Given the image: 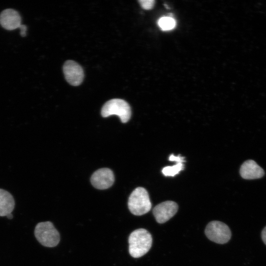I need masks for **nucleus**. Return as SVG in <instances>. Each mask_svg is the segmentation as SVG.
<instances>
[{
	"label": "nucleus",
	"mask_w": 266,
	"mask_h": 266,
	"mask_svg": "<svg viewBox=\"0 0 266 266\" xmlns=\"http://www.w3.org/2000/svg\"><path fill=\"white\" fill-rule=\"evenodd\" d=\"M129 251L133 258H139L146 254L152 244V237L150 233L142 228L133 231L129 237Z\"/></svg>",
	"instance_id": "nucleus-1"
},
{
	"label": "nucleus",
	"mask_w": 266,
	"mask_h": 266,
	"mask_svg": "<svg viewBox=\"0 0 266 266\" xmlns=\"http://www.w3.org/2000/svg\"><path fill=\"white\" fill-rule=\"evenodd\" d=\"M128 206L134 215L140 216L149 212L152 204L147 190L140 187L135 188L129 198Z\"/></svg>",
	"instance_id": "nucleus-2"
},
{
	"label": "nucleus",
	"mask_w": 266,
	"mask_h": 266,
	"mask_svg": "<svg viewBox=\"0 0 266 266\" xmlns=\"http://www.w3.org/2000/svg\"><path fill=\"white\" fill-rule=\"evenodd\" d=\"M34 233L37 241L44 246L54 247L60 242L59 233L50 221L38 223L35 227Z\"/></svg>",
	"instance_id": "nucleus-3"
},
{
	"label": "nucleus",
	"mask_w": 266,
	"mask_h": 266,
	"mask_svg": "<svg viewBox=\"0 0 266 266\" xmlns=\"http://www.w3.org/2000/svg\"><path fill=\"white\" fill-rule=\"evenodd\" d=\"M101 114L103 117L112 115L119 117L122 123H127L131 116V109L129 103L119 99H113L105 103L103 105Z\"/></svg>",
	"instance_id": "nucleus-4"
},
{
	"label": "nucleus",
	"mask_w": 266,
	"mask_h": 266,
	"mask_svg": "<svg viewBox=\"0 0 266 266\" xmlns=\"http://www.w3.org/2000/svg\"><path fill=\"white\" fill-rule=\"evenodd\" d=\"M205 233L209 240L218 244L228 242L232 235L229 227L218 221L209 222L205 228Z\"/></svg>",
	"instance_id": "nucleus-5"
},
{
	"label": "nucleus",
	"mask_w": 266,
	"mask_h": 266,
	"mask_svg": "<svg viewBox=\"0 0 266 266\" xmlns=\"http://www.w3.org/2000/svg\"><path fill=\"white\" fill-rule=\"evenodd\" d=\"M177 204L173 201L167 200L157 205L153 209L156 221L163 224L172 218L178 211Z\"/></svg>",
	"instance_id": "nucleus-6"
},
{
	"label": "nucleus",
	"mask_w": 266,
	"mask_h": 266,
	"mask_svg": "<svg viewBox=\"0 0 266 266\" xmlns=\"http://www.w3.org/2000/svg\"><path fill=\"white\" fill-rule=\"evenodd\" d=\"M63 72L66 80L72 86H78L83 80V70L78 64L73 61L68 60L65 62L63 66Z\"/></svg>",
	"instance_id": "nucleus-7"
},
{
	"label": "nucleus",
	"mask_w": 266,
	"mask_h": 266,
	"mask_svg": "<svg viewBox=\"0 0 266 266\" xmlns=\"http://www.w3.org/2000/svg\"><path fill=\"white\" fill-rule=\"evenodd\" d=\"M91 182L96 189L100 190L108 189L114 183L113 172L108 168H100L92 174Z\"/></svg>",
	"instance_id": "nucleus-8"
},
{
	"label": "nucleus",
	"mask_w": 266,
	"mask_h": 266,
	"mask_svg": "<svg viewBox=\"0 0 266 266\" xmlns=\"http://www.w3.org/2000/svg\"><path fill=\"white\" fill-rule=\"evenodd\" d=\"M0 24L5 29L13 30L21 25V18L18 12L12 9H6L0 14Z\"/></svg>",
	"instance_id": "nucleus-9"
},
{
	"label": "nucleus",
	"mask_w": 266,
	"mask_h": 266,
	"mask_svg": "<svg viewBox=\"0 0 266 266\" xmlns=\"http://www.w3.org/2000/svg\"><path fill=\"white\" fill-rule=\"evenodd\" d=\"M240 174L245 179H255L262 177L265 172L263 169L254 161L249 160L241 165Z\"/></svg>",
	"instance_id": "nucleus-10"
},
{
	"label": "nucleus",
	"mask_w": 266,
	"mask_h": 266,
	"mask_svg": "<svg viewBox=\"0 0 266 266\" xmlns=\"http://www.w3.org/2000/svg\"><path fill=\"white\" fill-rule=\"evenodd\" d=\"M15 206L13 196L8 192L0 189V216L11 213Z\"/></svg>",
	"instance_id": "nucleus-11"
},
{
	"label": "nucleus",
	"mask_w": 266,
	"mask_h": 266,
	"mask_svg": "<svg viewBox=\"0 0 266 266\" xmlns=\"http://www.w3.org/2000/svg\"><path fill=\"white\" fill-rule=\"evenodd\" d=\"M158 25L162 30L168 31L175 27L176 22L174 19L171 17H163L159 20Z\"/></svg>",
	"instance_id": "nucleus-12"
},
{
	"label": "nucleus",
	"mask_w": 266,
	"mask_h": 266,
	"mask_svg": "<svg viewBox=\"0 0 266 266\" xmlns=\"http://www.w3.org/2000/svg\"><path fill=\"white\" fill-rule=\"evenodd\" d=\"M183 163H177L174 166L165 167L162 169V172L165 176H174L178 174L179 171L183 170Z\"/></svg>",
	"instance_id": "nucleus-13"
},
{
	"label": "nucleus",
	"mask_w": 266,
	"mask_h": 266,
	"mask_svg": "<svg viewBox=\"0 0 266 266\" xmlns=\"http://www.w3.org/2000/svg\"><path fill=\"white\" fill-rule=\"evenodd\" d=\"M141 6L144 9L149 10L152 9L155 3L153 0H138Z\"/></svg>",
	"instance_id": "nucleus-14"
},
{
	"label": "nucleus",
	"mask_w": 266,
	"mask_h": 266,
	"mask_svg": "<svg viewBox=\"0 0 266 266\" xmlns=\"http://www.w3.org/2000/svg\"><path fill=\"white\" fill-rule=\"evenodd\" d=\"M169 160L170 161L176 162L177 163H183L184 162L183 157L180 156H175L173 154H171L169 156Z\"/></svg>",
	"instance_id": "nucleus-15"
},
{
	"label": "nucleus",
	"mask_w": 266,
	"mask_h": 266,
	"mask_svg": "<svg viewBox=\"0 0 266 266\" xmlns=\"http://www.w3.org/2000/svg\"><path fill=\"white\" fill-rule=\"evenodd\" d=\"M19 29H20V35L23 37L25 36L26 35V31L27 29V27L24 25L21 24Z\"/></svg>",
	"instance_id": "nucleus-16"
},
{
	"label": "nucleus",
	"mask_w": 266,
	"mask_h": 266,
	"mask_svg": "<svg viewBox=\"0 0 266 266\" xmlns=\"http://www.w3.org/2000/svg\"><path fill=\"white\" fill-rule=\"evenodd\" d=\"M262 238L263 242L266 245V227L264 228L262 232Z\"/></svg>",
	"instance_id": "nucleus-17"
},
{
	"label": "nucleus",
	"mask_w": 266,
	"mask_h": 266,
	"mask_svg": "<svg viewBox=\"0 0 266 266\" xmlns=\"http://www.w3.org/2000/svg\"><path fill=\"white\" fill-rule=\"evenodd\" d=\"M6 216L7 218L8 219H11L13 218V215H12V214H11V213L8 214Z\"/></svg>",
	"instance_id": "nucleus-18"
}]
</instances>
